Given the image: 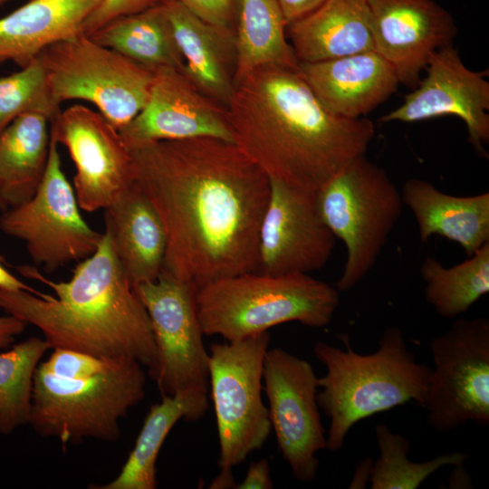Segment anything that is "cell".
I'll use <instances>...</instances> for the list:
<instances>
[{"label":"cell","mask_w":489,"mask_h":489,"mask_svg":"<svg viewBox=\"0 0 489 489\" xmlns=\"http://www.w3.org/2000/svg\"><path fill=\"white\" fill-rule=\"evenodd\" d=\"M126 146L134 182L165 228L161 273L197 291L257 272L270 179L234 142L200 137Z\"/></svg>","instance_id":"obj_1"},{"label":"cell","mask_w":489,"mask_h":489,"mask_svg":"<svg viewBox=\"0 0 489 489\" xmlns=\"http://www.w3.org/2000/svg\"><path fill=\"white\" fill-rule=\"evenodd\" d=\"M233 142L270 180L316 194L366 154L373 122L326 109L299 69L264 66L239 79L226 107Z\"/></svg>","instance_id":"obj_2"},{"label":"cell","mask_w":489,"mask_h":489,"mask_svg":"<svg viewBox=\"0 0 489 489\" xmlns=\"http://www.w3.org/2000/svg\"><path fill=\"white\" fill-rule=\"evenodd\" d=\"M55 295L0 289V309L38 328L51 349L104 359L130 358L151 377L157 350L148 312L127 277L108 231L96 251L79 262L70 280L53 282L34 266L16 267Z\"/></svg>","instance_id":"obj_3"},{"label":"cell","mask_w":489,"mask_h":489,"mask_svg":"<svg viewBox=\"0 0 489 489\" xmlns=\"http://www.w3.org/2000/svg\"><path fill=\"white\" fill-rule=\"evenodd\" d=\"M339 338L345 350L322 341L313 347L327 370L317 380V402L330 418L326 448L331 452L342 448L359 421L409 401L422 406L432 370L417 361L397 327L385 329L371 354L354 351L348 333Z\"/></svg>","instance_id":"obj_4"},{"label":"cell","mask_w":489,"mask_h":489,"mask_svg":"<svg viewBox=\"0 0 489 489\" xmlns=\"http://www.w3.org/2000/svg\"><path fill=\"white\" fill-rule=\"evenodd\" d=\"M195 297L204 335L226 341L289 321L325 327L340 302L336 287L309 273L232 275L202 286Z\"/></svg>","instance_id":"obj_5"},{"label":"cell","mask_w":489,"mask_h":489,"mask_svg":"<svg viewBox=\"0 0 489 489\" xmlns=\"http://www.w3.org/2000/svg\"><path fill=\"white\" fill-rule=\"evenodd\" d=\"M130 358L114 359L103 371L84 379L35 369L29 425L43 437L62 445L84 439L116 441L119 421L145 396L146 374Z\"/></svg>","instance_id":"obj_6"},{"label":"cell","mask_w":489,"mask_h":489,"mask_svg":"<svg viewBox=\"0 0 489 489\" xmlns=\"http://www.w3.org/2000/svg\"><path fill=\"white\" fill-rule=\"evenodd\" d=\"M318 213L347 258L335 287L346 292L374 267L402 214L400 191L365 155L350 162L315 194Z\"/></svg>","instance_id":"obj_7"},{"label":"cell","mask_w":489,"mask_h":489,"mask_svg":"<svg viewBox=\"0 0 489 489\" xmlns=\"http://www.w3.org/2000/svg\"><path fill=\"white\" fill-rule=\"evenodd\" d=\"M37 58L58 105L72 100L91 102L118 130L148 101L154 72L87 35L53 43Z\"/></svg>","instance_id":"obj_8"},{"label":"cell","mask_w":489,"mask_h":489,"mask_svg":"<svg viewBox=\"0 0 489 489\" xmlns=\"http://www.w3.org/2000/svg\"><path fill=\"white\" fill-rule=\"evenodd\" d=\"M269 343L267 331L210 346L209 391L222 473H232L233 467L261 449L271 433L268 408L262 399L264 360Z\"/></svg>","instance_id":"obj_9"},{"label":"cell","mask_w":489,"mask_h":489,"mask_svg":"<svg viewBox=\"0 0 489 489\" xmlns=\"http://www.w3.org/2000/svg\"><path fill=\"white\" fill-rule=\"evenodd\" d=\"M434 361L423 407L427 423L447 432L489 424V320L455 318L430 342Z\"/></svg>","instance_id":"obj_10"},{"label":"cell","mask_w":489,"mask_h":489,"mask_svg":"<svg viewBox=\"0 0 489 489\" xmlns=\"http://www.w3.org/2000/svg\"><path fill=\"white\" fill-rule=\"evenodd\" d=\"M0 229L24 241L32 260L48 272L81 262L96 251L103 234L82 216L74 189L62 170L58 143L51 133L46 168L35 194L3 211Z\"/></svg>","instance_id":"obj_11"},{"label":"cell","mask_w":489,"mask_h":489,"mask_svg":"<svg viewBox=\"0 0 489 489\" xmlns=\"http://www.w3.org/2000/svg\"><path fill=\"white\" fill-rule=\"evenodd\" d=\"M149 317L157 350L151 378L161 396L209 392V360L197 315L196 290L161 273L135 287Z\"/></svg>","instance_id":"obj_12"},{"label":"cell","mask_w":489,"mask_h":489,"mask_svg":"<svg viewBox=\"0 0 489 489\" xmlns=\"http://www.w3.org/2000/svg\"><path fill=\"white\" fill-rule=\"evenodd\" d=\"M318 378L312 365L281 348L268 349L263 367V389L279 450L301 482L316 478V454L326 448L317 402Z\"/></svg>","instance_id":"obj_13"},{"label":"cell","mask_w":489,"mask_h":489,"mask_svg":"<svg viewBox=\"0 0 489 489\" xmlns=\"http://www.w3.org/2000/svg\"><path fill=\"white\" fill-rule=\"evenodd\" d=\"M50 133L73 161V189L81 209H106L134 182L129 151L119 130L101 112L71 106L50 122Z\"/></svg>","instance_id":"obj_14"},{"label":"cell","mask_w":489,"mask_h":489,"mask_svg":"<svg viewBox=\"0 0 489 489\" xmlns=\"http://www.w3.org/2000/svg\"><path fill=\"white\" fill-rule=\"evenodd\" d=\"M426 76L408 93L403 102L380 118L382 122L412 123L443 116L465 122L468 140L485 155L489 142V82L484 72H475L463 62L453 43L432 53Z\"/></svg>","instance_id":"obj_15"},{"label":"cell","mask_w":489,"mask_h":489,"mask_svg":"<svg viewBox=\"0 0 489 489\" xmlns=\"http://www.w3.org/2000/svg\"><path fill=\"white\" fill-rule=\"evenodd\" d=\"M335 244V235L318 213L315 194L270 180L257 272L279 275L317 271L329 261Z\"/></svg>","instance_id":"obj_16"},{"label":"cell","mask_w":489,"mask_h":489,"mask_svg":"<svg viewBox=\"0 0 489 489\" xmlns=\"http://www.w3.org/2000/svg\"><path fill=\"white\" fill-rule=\"evenodd\" d=\"M153 72L146 105L119 130L125 145L200 137L233 142L225 107L201 92L177 69Z\"/></svg>","instance_id":"obj_17"},{"label":"cell","mask_w":489,"mask_h":489,"mask_svg":"<svg viewBox=\"0 0 489 489\" xmlns=\"http://www.w3.org/2000/svg\"><path fill=\"white\" fill-rule=\"evenodd\" d=\"M374 50L394 68L399 83L414 89L428 59L453 43L456 24L434 0H367Z\"/></svg>","instance_id":"obj_18"},{"label":"cell","mask_w":489,"mask_h":489,"mask_svg":"<svg viewBox=\"0 0 489 489\" xmlns=\"http://www.w3.org/2000/svg\"><path fill=\"white\" fill-rule=\"evenodd\" d=\"M299 72L326 109L350 119L364 117L400 85L393 66L375 50L299 62Z\"/></svg>","instance_id":"obj_19"},{"label":"cell","mask_w":489,"mask_h":489,"mask_svg":"<svg viewBox=\"0 0 489 489\" xmlns=\"http://www.w3.org/2000/svg\"><path fill=\"white\" fill-rule=\"evenodd\" d=\"M162 2L185 62L184 74L226 108L235 85V32L205 22L176 0Z\"/></svg>","instance_id":"obj_20"},{"label":"cell","mask_w":489,"mask_h":489,"mask_svg":"<svg viewBox=\"0 0 489 489\" xmlns=\"http://www.w3.org/2000/svg\"><path fill=\"white\" fill-rule=\"evenodd\" d=\"M105 210L117 257L135 289L161 274L167 235L154 206L133 182Z\"/></svg>","instance_id":"obj_21"},{"label":"cell","mask_w":489,"mask_h":489,"mask_svg":"<svg viewBox=\"0 0 489 489\" xmlns=\"http://www.w3.org/2000/svg\"><path fill=\"white\" fill-rule=\"evenodd\" d=\"M286 34L299 62H316L374 50L367 0H326L289 24Z\"/></svg>","instance_id":"obj_22"},{"label":"cell","mask_w":489,"mask_h":489,"mask_svg":"<svg viewBox=\"0 0 489 489\" xmlns=\"http://www.w3.org/2000/svg\"><path fill=\"white\" fill-rule=\"evenodd\" d=\"M402 202L415 216L422 243L433 235L452 240L468 256L489 242V193L457 197L438 190L419 178L408 179Z\"/></svg>","instance_id":"obj_23"},{"label":"cell","mask_w":489,"mask_h":489,"mask_svg":"<svg viewBox=\"0 0 489 489\" xmlns=\"http://www.w3.org/2000/svg\"><path fill=\"white\" fill-rule=\"evenodd\" d=\"M102 0H30L0 18V63L20 68L48 45L82 34V24Z\"/></svg>","instance_id":"obj_24"},{"label":"cell","mask_w":489,"mask_h":489,"mask_svg":"<svg viewBox=\"0 0 489 489\" xmlns=\"http://www.w3.org/2000/svg\"><path fill=\"white\" fill-rule=\"evenodd\" d=\"M208 409V393L186 390L162 396L148 412L135 446L120 474L110 483L91 486L95 489H155L157 459L159 450L175 424L180 419L194 422Z\"/></svg>","instance_id":"obj_25"},{"label":"cell","mask_w":489,"mask_h":489,"mask_svg":"<svg viewBox=\"0 0 489 489\" xmlns=\"http://www.w3.org/2000/svg\"><path fill=\"white\" fill-rule=\"evenodd\" d=\"M50 120L39 112L17 117L0 133V195L7 207L35 194L47 165Z\"/></svg>","instance_id":"obj_26"},{"label":"cell","mask_w":489,"mask_h":489,"mask_svg":"<svg viewBox=\"0 0 489 489\" xmlns=\"http://www.w3.org/2000/svg\"><path fill=\"white\" fill-rule=\"evenodd\" d=\"M89 37L151 71L170 67L184 73L185 62L162 0L109 22Z\"/></svg>","instance_id":"obj_27"},{"label":"cell","mask_w":489,"mask_h":489,"mask_svg":"<svg viewBox=\"0 0 489 489\" xmlns=\"http://www.w3.org/2000/svg\"><path fill=\"white\" fill-rule=\"evenodd\" d=\"M286 28L276 0L238 1L235 82L246 73L264 66L299 69Z\"/></svg>","instance_id":"obj_28"},{"label":"cell","mask_w":489,"mask_h":489,"mask_svg":"<svg viewBox=\"0 0 489 489\" xmlns=\"http://www.w3.org/2000/svg\"><path fill=\"white\" fill-rule=\"evenodd\" d=\"M420 273L426 283V301L440 316L455 319L489 292V242L469 259L449 268L427 255Z\"/></svg>","instance_id":"obj_29"},{"label":"cell","mask_w":489,"mask_h":489,"mask_svg":"<svg viewBox=\"0 0 489 489\" xmlns=\"http://www.w3.org/2000/svg\"><path fill=\"white\" fill-rule=\"evenodd\" d=\"M49 349L43 338L31 337L0 351V434L29 423L34 375Z\"/></svg>","instance_id":"obj_30"},{"label":"cell","mask_w":489,"mask_h":489,"mask_svg":"<svg viewBox=\"0 0 489 489\" xmlns=\"http://www.w3.org/2000/svg\"><path fill=\"white\" fill-rule=\"evenodd\" d=\"M379 457L372 465V489H416L429 475L442 466L463 464L467 455L453 452L438 455L427 462L416 463L408 459L410 442L400 434L393 433L388 426L375 427Z\"/></svg>","instance_id":"obj_31"},{"label":"cell","mask_w":489,"mask_h":489,"mask_svg":"<svg viewBox=\"0 0 489 489\" xmlns=\"http://www.w3.org/2000/svg\"><path fill=\"white\" fill-rule=\"evenodd\" d=\"M60 111L38 58L18 72L0 77V133L24 113H42L51 122Z\"/></svg>","instance_id":"obj_32"},{"label":"cell","mask_w":489,"mask_h":489,"mask_svg":"<svg viewBox=\"0 0 489 489\" xmlns=\"http://www.w3.org/2000/svg\"><path fill=\"white\" fill-rule=\"evenodd\" d=\"M114 359H104L70 349H53L51 356L39 366L47 372L65 379H84L109 367Z\"/></svg>","instance_id":"obj_33"},{"label":"cell","mask_w":489,"mask_h":489,"mask_svg":"<svg viewBox=\"0 0 489 489\" xmlns=\"http://www.w3.org/2000/svg\"><path fill=\"white\" fill-rule=\"evenodd\" d=\"M206 23L235 32L239 0H176Z\"/></svg>","instance_id":"obj_34"},{"label":"cell","mask_w":489,"mask_h":489,"mask_svg":"<svg viewBox=\"0 0 489 489\" xmlns=\"http://www.w3.org/2000/svg\"><path fill=\"white\" fill-rule=\"evenodd\" d=\"M238 489H272L273 483L270 475L269 462L266 458L251 462L244 480L236 484Z\"/></svg>","instance_id":"obj_35"},{"label":"cell","mask_w":489,"mask_h":489,"mask_svg":"<svg viewBox=\"0 0 489 489\" xmlns=\"http://www.w3.org/2000/svg\"><path fill=\"white\" fill-rule=\"evenodd\" d=\"M283 14L286 25L300 20L326 0H276Z\"/></svg>","instance_id":"obj_36"},{"label":"cell","mask_w":489,"mask_h":489,"mask_svg":"<svg viewBox=\"0 0 489 489\" xmlns=\"http://www.w3.org/2000/svg\"><path fill=\"white\" fill-rule=\"evenodd\" d=\"M27 325L26 322L13 315L0 316V350L11 346Z\"/></svg>","instance_id":"obj_37"},{"label":"cell","mask_w":489,"mask_h":489,"mask_svg":"<svg viewBox=\"0 0 489 489\" xmlns=\"http://www.w3.org/2000/svg\"><path fill=\"white\" fill-rule=\"evenodd\" d=\"M4 258L0 255V289L5 291H25L34 293L37 296H43L44 293L41 292L26 283H23L10 272H8L3 264Z\"/></svg>","instance_id":"obj_38"},{"label":"cell","mask_w":489,"mask_h":489,"mask_svg":"<svg viewBox=\"0 0 489 489\" xmlns=\"http://www.w3.org/2000/svg\"><path fill=\"white\" fill-rule=\"evenodd\" d=\"M448 486L452 488H470L471 479L465 470L464 463L455 465V469L447 478Z\"/></svg>","instance_id":"obj_39"},{"label":"cell","mask_w":489,"mask_h":489,"mask_svg":"<svg viewBox=\"0 0 489 489\" xmlns=\"http://www.w3.org/2000/svg\"><path fill=\"white\" fill-rule=\"evenodd\" d=\"M372 465L371 459L367 458L357 466L350 488L365 487L367 480L370 477Z\"/></svg>","instance_id":"obj_40"},{"label":"cell","mask_w":489,"mask_h":489,"mask_svg":"<svg viewBox=\"0 0 489 489\" xmlns=\"http://www.w3.org/2000/svg\"><path fill=\"white\" fill-rule=\"evenodd\" d=\"M235 483L232 473H219V475L213 480L209 488L222 489V488H235Z\"/></svg>","instance_id":"obj_41"},{"label":"cell","mask_w":489,"mask_h":489,"mask_svg":"<svg viewBox=\"0 0 489 489\" xmlns=\"http://www.w3.org/2000/svg\"><path fill=\"white\" fill-rule=\"evenodd\" d=\"M141 9L149 8L161 2V0H133Z\"/></svg>","instance_id":"obj_42"},{"label":"cell","mask_w":489,"mask_h":489,"mask_svg":"<svg viewBox=\"0 0 489 489\" xmlns=\"http://www.w3.org/2000/svg\"><path fill=\"white\" fill-rule=\"evenodd\" d=\"M7 208H8L7 206L5 205V203L4 202V200L2 199L1 195H0V210L5 211Z\"/></svg>","instance_id":"obj_43"},{"label":"cell","mask_w":489,"mask_h":489,"mask_svg":"<svg viewBox=\"0 0 489 489\" xmlns=\"http://www.w3.org/2000/svg\"><path fill=\"white\" fill-rule=\"evenodd\" d=\"M9 0H0V6L5 5L6 2H8Z\"/></svg>","instance_id":"obj_44"}]
</instances>
